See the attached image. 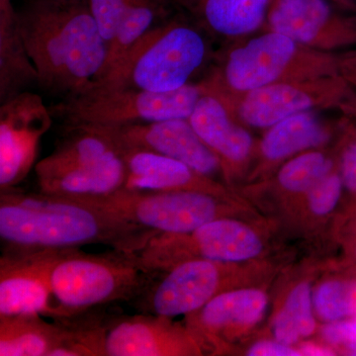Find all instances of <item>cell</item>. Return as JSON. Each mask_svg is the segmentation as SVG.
I'll return each mask as SVG.
<instances>
[{
    "label": "cell",
    "instance_id": "cell-20",
    "mask_svg": "<svg viewBox=\"0 0 356 356\" xmlns=\"http://www.w3.org/2000/svg\"><path fill=\"white\" fill-rule=\"evenodd\" d=\"M127 168L121 154L95 165L84 166L38 179L40 191L67 198H95L120 191L125 185Z\"/></svg>",
    "mask_w": 356,
    "mask_h": 356
},
{
    "label": "cell",
    "instance_id": "cell-31",
    "mask_svg": "<svg viewBox=\"0 0 356 356\" xmlns=\"http://www.w3.org/2000/svg\"><path fill=\"white\" fill-rule=\"evenodd\" d=\"M323 343L343 355L356 356V323L353 318L324 323L321 329Z\"/></svg>",
    "mask_w": 356,
    "mask_h": 356
},
{
    "label": "cell",
    "instance_id": "cell-37",
    "mask_svg": "<svg viewBox=\"0 0 356 356\" xmlns=\"http://www.w3.org/2000/svg\"><path fill=\"white\" fill-rule=\"evenodd\" d=\"M353 320H355V323H356V315H355V317H353Z\"/></svg>",
    "mask_w": 356,
    "mask_h": 356
},
{
    "label": "cell",
    "instance_id": "cell-33",
    "mask_svg": "<svg viewBox=\"0 0 356 356\" xmlns=\"http://www.w3.org/2000/svg\"><path fill=\"white\" fill-rule=\"evenodd\" d=\"M341 175L344 187L356 193V142L344 149L341 161Z\"/></svg>",
    "mask_w": 356,
    "mask_h": 356
},
{
    "label": "cell",
    "instance_id": "cell-9",
    "mask_svg": "<svg viewBox=\"0 0 356 356\" xmlns=\"http://www.w3.org/2000/svg\"><path fill=\"white\" fill-rule=\"evenodd\" d=\"M264 248L261 236L250 225L227 216L184 235L152 236L136 254L147 268L163 271L194 259L243 264L259 257Z\"/></svg>",
    "mask_w": 356,
    "mask_h": 356
},
{
    "label": "cell",
    "instance_id": "cell-1",
    "mask_svg": "<svg viewBox=\"0 0 356 356\" xmlns=\"http://www.w3.org/2000/svg\"><path fill=\"white\" fill-rule=\"evenodd\" d=\"M152 235L79 199L1 191L0 238L6 254L79 248L102 243L138 252Z\"/></svg>",
    "mask_w": 356,
    "mask_h": 356
},
{
    "label": "cell",
    "instance_id": "cell-4",
    "mask_svg": "<svg viewBox=\"0 0 356 356\" xmlns=\"http://www.w3.org/2000/svg\"><path fill=\"white\" fill-rule=\"evenodd\" d=\"M350 58L266 32L235 47L207 77L233 92H247L276 83L350 76Z\"/></svg>",
    "mask_w": 356,
    "mask_h": 356
},
{
    "label": "cell",
    "instance_id": "cell-21",
    "mask_svg": "<svg viewBox=\"0 0 356 356\" xmlns=\"http://www.w3.org/2000/svg\"><path fill=\"white\" fill-rule=\"evenodd\" d=\"M316 113L307 111L291 115L267 128L259 145L264 163L274 165L327 144L331 134Z\"/></svg>",
    "mask_w": 356,
    "mask_h": 356
},
{
    "label": "cell",
    "instance_id": "cell-29",
    "mask_svg": "<svg viewBox=\"0 0 356 356\" xmlns=\"http://www.w3.org/2000/svg\"><path fill=\"white\" fill-rule=\"evenodd\" d=\"M344 187L341 173L332 170L306 192L307 206L312 214L325 217L336 209Z\"/></svg>",
    "mask_w": 356,
    "mask_h": 356
},
{
    "label": "cell",
    "instance_id": "cell-16",
    "mask_svg": "<svg viewBox=\"0 0 356 356\" xmlns=\"http://www.w3.org/2000/svg\"><path fill=\"white\" fill-rule=\"evenodd\" d=\"M268 308L266 291L255 287L231 288L187 316V325L204 348L240 336L261 323Z\"/></svg>",
    "mask_w": 356,
    "mask_h": 356
},
{
    "label": "cell",
    "instance_id": "cell-5",
    "mask_svg": "<svg viewBox=\"0 0 356 356\" xmlns=\"http://www.w3.org/2000/svg\"><path fill=\"white\" fill-rule=\"evenodd\" d=\"M198 26L168 17L154 26L108 74L95 83L153 92L177 90L189 84L208 57Z\"/></svg>",
    "mask_w": 356,
    "mask_h": 356
},
{
    "label": "cell",
    "instance_id": "cell-2",
    "mask_svg": "<svg viewBox=\"0 0 356 356\" xmlns=\"http://www.w3.org/2000/svg\"><path fill=\"white\" fill-rule=\"evenodd\" d=\"M17 19L40 88L67 96L102 74L108 44L88 0H30Z\"/></svg>",
    "mask_w": 356,
    "mask_h": 356
},
{
    "label": "cell",
    "instance_id": "cell-22",
    "mask_svg": "<svg viewBox=\"0 0 356 356\" xmlns=\"http://www.w3.org/2000/svg\"><path fill=\"white\" fill-rule=\"evenodd\" d=\"M67 135L55 151L36 165L38 179L95 165L121 154L120 147L106 134L89 126L67 127Z\"/></svg>",
    "mask_w": 356,
    "mask_h": 356
},
{
    "label": "cell",
    "instance_id": "cell-32",
    "mask_svg": "<svg viewBox=\"0 0 356 356\" xmlns=\"http://www.w3.org/2000/svg\"><path fill=\"white\" fill-rule=\"evenodd\" d=\"M250 356H302L298 346L281 343L277 339H261L248 348Z\"/></svg>",
    "mask_w": 356,
    "mask_h": 356
},
{
    "label": "cell",
    "instance_id": "cell-18",
    "mask_svg": "<svg viewBox=\"0 0 356 356\" xmlns=\"http://www.w3.org/2000/svg\"><path fill=\"white\" fill-rule=\"evenodd\" d=\"M127 168L123 188L132 191L206 192L231 199L227 187L177 159L140 149H121Z\"/></svg>",
    "mask_w": 356,
    "mask_h": 356
},
{
    "label": "cell",
    "instance_id": "cell-27",
    "mask_svg": "<svg viewBox=\"0 0 356 356\" xmlns=\"http://www.w3.org/2000/svg\"><path fill=\"white\" fill-rule=\"evenodd\" d=\"M334 170V161L324 152L310 149L287 159L278 170L276 180L283 191L305 194Z\"/></svg>",
    "mask_w": 356,
    "mask_h": 356
},
{
    "label": "cell",
    "instance_id": "cell-6",
    "mask_svg": "<svg viewBox=\"0 0 356 356\" xmlns=\"http://www.w3.org/2000/svg\"><path fill=\"white\" fill-rule=\"evenodd\" d=\"M202 84H187L168 92L110 86L92 81L50 107L67 127L121 126L188 119L203 95Z\"/></svg>",
    "mask_w": 356,
    "mask_h": 356
},
{
    "label": "cell",
    "instance_id": "cell-15",
    "mask_svg": "<svg viewBox=\"0 0 356 356\" xmlns=\"http://www.w3.org/2000/svg\"><path fill=\"white\" fill-rule=\"evenodd\" d=\"M58 250L4 254L0 259V317L47 315L57 317L50 283L51 261Z\"/></svg>",
    "mask_w": 356,
    "mask_h": 356
},
{
    "label": "cell",
    "instance_id": "cell-26",
    "mask_svg": "<svg viewBox=\"0 0 356 356\" xmlns=\"http://www.w3.org/2000/svg\"><path fill=\"white\" fill-rule=\"evenodd\" d=\"M314 289L309 281H302L288 293L273 323V337L281 343L297 346L317 330Z\"/></svg>",
    "mask_w": 356,
    "mask_h": 356
},
{
    "label": "cell",
    "instance_id": "cell-17",
    "mask_svg": "<svg viewBox=\"0 0 356 356\" xmlns=\"http://www.w3.org/2000/svg\"><path fill=\"white\" fill-rule=\"evenodd\" d=\"M192 127L221 161L227 181L242 170L255 149L254 140L224 103L204 91L189 117Z\"/></svg>",
    "mask_w": 356,
    "mask_h": 356
},
{
    "label": "cell",
    "instance_id": "cell-14",
    "mask_svg": "<svg viewBox=\"0 0 356 356\" xmlns=\"http://www.w3.org/2000/svg\"><path fill=\"white\" fill-rule=\"evenodd\" d=\"M330 0H271L264 28L295 42L320 50L350 43L356 37V24L341 15Z\"/></svg>",
    "mask_w": 356,
    "mask_h": 356
},
{
    "label": "cell",
    "instance_id": "cell-8",
    "mask_svg": "<svg viewBox=\"0 0 356 356\" xmlns=\"http://www.w3.org/2000/svg\"><path fill=\"white\" fill-rule=\"evenodd\" d=\"M348 79L325 77L276 83L247 92L227 90L207 79L201 83L204 91L220 98L238 123L267 129L291 115L341 106L350 89Z\"/></svg>",
    "mask_w": 356,
    "mask_h": 356
},
{
    "label": "cell",
    "instance_id": "cell-7",
    "mask_svg": "<svg viewBox=\"0 0 356 356\" xmlns=\"http://www.w3.org/2000/svg\"><path fill=\"white\" fill-rule=\"evenodd\" d=\"M106 211L152 236L184 235L217 219L231 216V199L206 192L120 191L79 199Z\"/></svg>",
    "mask_w": 356,
    "mask_h": 356
},
{
    "label": "cell",
    "instance_id": "cell-11",
    "mask_svg": "<svg viewBox=\"0 0 356 356\" xmlns=\"http://www.w3.org/2000/svg\"><path fill=\"white\" fill-rule=\"evenodd\" d=\"M84 336L95 356L200 355L203 343L188 325L161 316L115 318L108 325L88 324Z\"/></svg>",
    "mask_w": 356,
    "mask_h": 356
},
{
    "label": "cell",
    "instance_id": "cell-35",
    "mask_svg": "<svg viewBox=\"0 0 356 356\" xmlns=\"http://www.w3.org/2000/svg\"><path fill=\"white\" fill-rule=\"evenodd\" d=\"M13 8L11 0H0V11H8Z\"/></svg>",
    "mask_w": 356,
    "mask_h": 356
},
{
    "label": "cell",
    "instance_id": "cell-24",
    "mask_svg": "<svg viewBox=\"0 0 356 356\" xmlns=\"http://www.w3.org/2000/svg\"><path fill=\"white\" fill-rule=\"evenodd\" d=\"M67 325H51L40 315L0 317V356H50L69 339Z\"/></svg>",
    "mask_w": 356,
    "mask_h": 356
},
{
    "label": "cell",
    "instance_id": "cell-13",
    "mask_svg": "<svg viewBox=\"0 0 356 356\" xmlns=\"http://www.w3.org/2000/svg\"><path fill=\"white\" fill-rule=\"evenodd\" d=\"M89 127L106 134L120 151L132 149L163 154L214 179L218 175L224 177L219 158L199 137L189 119Z\"/></svg>",
    "mask_w": 356,
    "mask_h": 356
},
{
    "label": "cell",
    "instance_id": "cell-19",
    "mask_svg": "<svg viewBox=\"0 0 356 356\" xmlns=\"http://www.w3.org/2000/svg\"><path fill=\"white\" fill-rule=\"evenodd\" d=\"M209 34L238 38L261 29L271 0H172Z\"/></svg>",
    "mask_w": 356,
    "mask_h": 356
},
{
    "label": "cell",
    "instance_id": "cell-3",
    "mask_svg": "<svg viewBox=\"0 0 356 356\" xmlns=\"http://www.w3.org/2000/svg\"><path fill=\"white\" fill-rule=\"evenodd\" d=\"M156 273L145 266L136 252L58 250L50 269L56 318L67 320L95 307L135 301Z\"/></svg>",
    "mask_w": 356,
    "mask_h": 356
},
{
    "label": "cell",
    "instance_id": "cell-38",
    "mask_svg": "<svg viewBox=\"0 0 356 356\" xmlns=\"http://www.w3.org/2000/svg\"><path fill=\"white\" fill-rule=\"evenodd\" d=\"M355 254H356V245H355Z\"/></svg>",
    "mask_w": 356,
    "mask_h": 356
},
{
    "label": "cell",
    "instance_id": "cell-10",
    "mask_svg": "<svg viewBox=\"0 0 356 356\" xmlns=\"http://www.w3.org/2000/svg\"><path fill=\"white\" fill-rule=\"evenodd\" d=\"M238 264L188 259L158 271L135 300L144 314L172 318L200 310L218 294L236 286Z\"/></svg>",
    "mask_w": 356,
    "mask_h": 356
},
{
    "label": "cell",
    "instance_id": "cell-28",
    "mask_svg": "<svg viewBox=\"0 0 356 356\" xmlns=\"http://www.w3.org/2000/svg\"><path fill=\"white\" fill-rule=\"evenodd\" d=\"M314 306L323 323L353 318L356 315V280H327L314 289Z\"/></svg>",
    "mask_w": 356,
    "mask_h": 356
},
{
    "label": "cell",
    "instance_id": "cell-25",
    "mask_svg": "<svg viewBox=\"0 0 356 356\" xmlns=\"http://www.w3.org/2000/svg\"><path fill=\"white\" fill-rule=\"evenodd\" d=\"M172 2V0H140L124 16L113 38L110 40L104 69L96 81L108 74L154 26L170 17Z\"/></svg>",
    "mask_w": 356,
    "mask_h": 356
},
{
    "label": "cell",
    "instance_id": "cell-23",
    "mask_svg": "<svg viewBox=\"0 0 356 356\" xmlns=\"http://www.w3.org/2000/svg\"><path fill=\"white\" fill-rule=\"evenodd\" d=\"M39 76L18 24L17 10L0 11V104L31 86Z\"/></svg>",
    "mask_w": 356,
    "mask_h": 356
},
{
    "label": "cell",
    "instance_id": "cell-12",
    "mask_svg": "<svg viewBox=\"0 0 356 356\" xmlns=\"http://www.w3.org/2000/svg\"><path fill=\"white\" fill-rule=\"evenodd\" d=\"M43 98L24 91L0 106V187L13 189L28 175L36 159L40 140L53 124Z\"/></svg>",
    "mask_w": 356,
    "mask_h": 356
},
{
    "label": "cell",
    "instance_id": "cell-34",
    "mask_svg": "<svg viewBox=\"0 0 356 356\" xmlns=\"http://www.w3.org/2000/svg\"><path fill=\"white\" fill-rule=\"evenodd\" d=\"M298 348L302 356H332L337 355L336 351L325 343H314V341H302Z\"/></svg>",
    "mask_w": 356,
    "mask_h": 356
},
{
    "label": "cell",
    "instance_id": "cell-36",
    "mask_svg": "<svg viewBox=\"0 0 356 356\" xmlns=\"http://www.w3.org/2000/svg\"><path fill=\"white\" fill-rule=\"evenodd\" d=\"M332 3L339 4V6H343L344 7H353V0H330Z\"/></svg>",
    "mask_w": 356,
    "mask_h": 356
},
{
    "label": "cell",
    "instance_id": "cell-30",
    "mask_svg": "<svg viewBox=\"0 0 356 356\" xmlns=\"http://www.w3.org/2000/svg\"><path fill=\"white\" fill-rule=\"evenodd\" d=\"M140 0H88L103 38L109 43L124 16Z\"/></svg>",
    "mask_w": 356,
    "mask_h": 356
}]
</instances>
